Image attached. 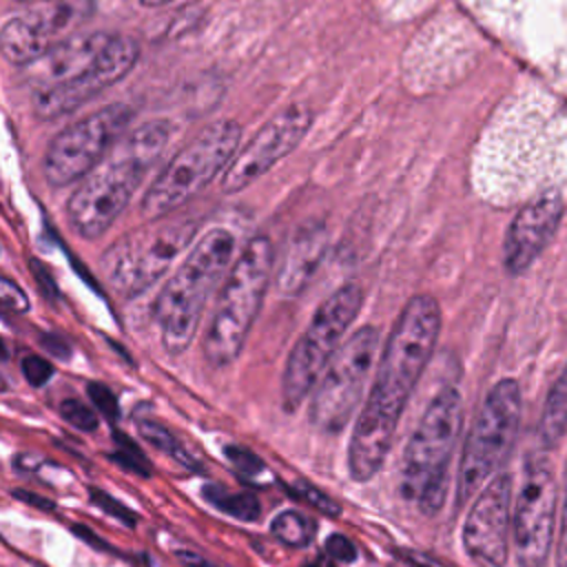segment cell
Masks as SVG:
<instances>
[{
    "instance_id": "cell-1",
    "label": "cell",
    "mask_w": 567,
    "mask_h": 567,
    "mask_svg": "<svg viewBox=\"0 0 567 567\" xmlns=\"http://www.w3.org/2000/svg\"><path fill=\"white\" fill-rule=\"evenodd\" d=\"M441 332V308L432 295H414L390 328L368 399L348 445L352 481L374 478L394 441L403 410L425 372Z\"/></svg>"
},
{
    "instance_id": "cell-2",
    "label": "cell",
    "mask_w": 567,
    "mask_h": 567,
    "mask_svg": "<svg viewBox=\"0 0 567 567\" xmlns=\"http://www.w3.org/2000/svg\"><path fill=\"white\" fill-rule=\"evenodd\" d=\"M140 44L128 35L93 31L78 33L47 55L24 66L31 109L40 120L78 111L91 97L133 71Z\"/></svg>"
},
{
    "instance_id": "cell-3",
    "label": "cell",
    "mask_w": 567,
    "mask_h": 567,
    "mask_svg": "<svg viewBox=\"0 0 567 567\" xmlns=\"http://www.w3.org/2000/svg\"><path fill=\"white\" fill-rule=\"evenodd\" d=\"M173 137L171 120H148L120 140L66 202V219L82 239L102 237L137 193Z\"/></svg>"
},
{
    "instance_id": "cell-4",
    "label": "cell",
    "mask_w": 567,
    "mask_h": 567,
    "mask_svg": "<svg viewBox=\"0 0 567 567\" xmlns=\"http://www.w3.org/2000/svg\"><path fill=\"white\" fill-rule=\"evenodd\" d=\"M235 237L228 228L208 230L177 270L162 286L153 303L162 346L168 354H182L195 339L210 290L235 261Z\"/></svg>"
},
{
    "instance_id": "cell-5",
    "label": "cell",
    "mask_w": 567,
    "mask_h": 567,
    "mask_svg": "<svg viewBox=\"0 0 567 567\" xmlns=\"http://www.w3.org/2000/svg\"><path fill=\"white\" fill-rule=\"evenodd\" d=\"M272 275V241L266 235H255L235 257L217 292L213 317L202 339V352L210 368H226L241 354Z\"/></svg>"
},
{
    "instance_id": "cell-6",
    "label": "cell",
    "mask_w": 567,
    "mask_h": 567,
    "mask_svg": "<svg viewBox=\"0 0 567 567\" xmlns=\"http://www.w3.org/2000/svg\"><path fill=\"white\" fill-rule=\"evenodd\" d=\"M463 425V399L456 388H441L425 412L401 456L399 489L405 503L421 514L441 512L447 496V472Z\"/></svg>"
},
{
    "instance_id": "cell-7",
    "label": "cell",
    "mask_w": 567,
    "mask_h": 567,
    "mask_svg": "<svg viewBox=\"0 0 567 567\" xmlns=\"http://www.w3.org/2000/svg\"><path fill=\"white\" fill-rule=\"evenodd\" d=\"M239 142L241 124L235 120H217L204 126L151 182L142 195L140 215L146 221H155L184 206L221 171L226 173L239 153Z\"/></svg>"
},
{
    "instance_id": "cell-8",
    "label": "cell",
    "mask_w": 567,
    "mask_h": 567,
    "mask_svg": "<svg viewBox=\"0 0 567 567\" xmlns=\"http://www.w3.org/2000/svg\"><path fill=\"white\" fill-rule=\"evenodd\" d=\"M197 219H155L117 237L100 257V272L120 297L146 292L193 241Z\"/></svg>"
},
{
    "instance_id": "cell-9",
    "label": "cell",
    "mask_w": 567,
    "mask_h": 567,
    "mask_svg": "<svg viewBox=\"0 0 567 567\" xmlns=\"http://www.w3.org/2000/svg\"><path fill=\"white\" fill-rule=\"evenodd\" d=\"M523 399L514 379H501L483 399L463 443L456 474V507L474 498L507 461L520 425Z\"/></svg>"
},
{
    "instance_id": "cell-10",
    "label": "cell",
    "mask_w": 567,
    "mask_h": 567,
    "mask_svg": "<svg viewBox=\"0 0 567 567\" xmlns=\"http://www.w3.org/2000/svg\"><path fill=\"white\" fill-rule=\"evenodd\" d=\"M363 306V288L354 281L339 286L315 310L310 323L288 354L281 374V408L295 412L317 388L328 363L343 346V334Z\"/></svg>"
},
{
    "instance_id": "cell-11",
    "label": "cell",
    "mask_w": 567,
    "mask_h": 567,
    "mask_svg": "<svg viewBox=\"0 0 567 567\" xmlns=\"http://www.w3.org/2000/svg\"><path fill=\"white\" fill-rule=\"evenodd\" d=\"M133 115L128 104L113 102L64 126L49 142L42 159L47 184L62 188L82 182L122 140Z\"/></svg>"
},
{
    "instance_id": "cell-12",
    "label": "cell",
    "mask_w": 567,
    "mask_h": 567,
    "mask_svg": "<svg viewBox=\"0 0 567 567\" xmlns=\"http://www.w3.org/2000/svg\"><path fill=\"white\" fill-rule=\"evenodd\" d=\"M379 352V330L361 326L337 350L321 374L308 408V419L323 434H339L352 419Z\"/></svg>"
},
{
    "instance_id": "cell-13",
    "label": "cell",
    "mask_w": 567,
    "mask_h": 567,
    "mask_svg": "<svg viewBox=\"0 0 567 567\" xmlns=\"http://www.w3.org/2000/svg\"><path fill=\"white\" fill-rule=\"evenodd\" d=\"M558 483L545 454H532L514 503L512 534L520 567H543L556 538Z\"/></svg>"
},
{
    "instance_id": "cell-14",
    "label": "cell",
    "mask_w": 567,
    "mask_h": 567,
    "mask_svg": "<svg viewBox=\"0 0 567 567\" xmlns=\"http://www.w3.org/2000/svg\"><path fill=\"white\" fill-rule=\"evenodd\" d=\"M95 13V0H53L9 18L0 29V49L11 64L27 66L64 44Z\"/></svg>"
},
{
    "instance_id": "cell-15",
    "label": "cell",
    "mask_w": 567,
    "mask_h": 567,
    "mask_svg": "<svg viewBox=\"0 0 567 567\" xmlns=\"http://www.w3.org/2000/svg\"><path fill=\"white\" fill-rule=\"evenodd\" d=\"M312 111L306 104H290L272 120H268L259 133L235 155L224 173V193H239L268 173L279 159L295 151L306 137L312 124Z\"/></svg>"
},
{
    "instance_id": "cell-16",
    "label": "cell",
    "mask_w": 567,
    "mask_h": 567,
    "mask_svg": "<svg viewBox=\"0 0 567 567\" xmlns=\"http://www.w3.org/2000/svg\"><path fill=\"white\" fill-rule=\"evenodd\" d=\"M512 516V476L498 472L474 496L463 523V549L474 567H505Z\"/></svg>"
},
{
    "instance_id": "cell-17",
    "label": "cell",
    "mask_w": 567,
    "mask_h": 567,
    "mask_svg": "<svg viewBox=\"0 0 567 567\" xmlns=\"http://www.w3.org/2000/svg\"><path fill=\"white\" fill-rule=\"evenodd\" d=\"M560 217L563 202L556 193H545L516 213L503 244V264L509 275H520L536 261L554 237Z\"/></svg>"
},
{
    "instance_id": "cell-18",
    "label": "cell",
    "mask_w": 567,
    "mask_h": 567,
    "mask_svg": "<svg viewBox=\"0 0 567 567\" xmlns=\"http://www.w3.org/2000/svg\"><path fill=\"white\" fill-rule=\"evenodd\" d=\"M328 248V233L321 221H308L299 226L275 268V286L284 297H299L315 279L317 268L323 261Z\"/></svg>"
},
{
    "instance_id": "cell-19",
    "label": "cell",
    "mask_w": 567,
    "mask_h": 567,
    "mask_svg": "<svg viewBox=\"0 0 567 567\" xmlns=\"http://www.w3.org/2000/svg\"><path fill=\"white\" fill-rule=\"evenodd\" d=\"M567 434V365L554 381L538 419V439L543 447H554Z\"/></svg>"
},
{
    "instance_id": "cell-20",
    "label": "cell",
    "mask_w": 567,
    "mask_h": 567,
    "mask_svg": "<svg viewBox=\"0 0 567 567\" xmlns=\"http://www.w3.org/2000/svg\"><path fill=\"white\" fill-rule=\"evenodd\" d=\"M202 496L208 505L237 520H257L261 514V503L252 492H230L219 483H206Z\"/></svg>"
},
{
    "instance_id": "cell-21",
    "label": "cell",
    "mask_w": 567,
    "mask_h": 567,
    "mask_svg": "<svg viewBox=\"0 0 567 567\" xmlns=\"http://www.w3.org/2000/svg\"><path fill=\"white\" fill-rule=\"evenodd\" d=\"M137 432H140V436L146 443H151L155 450L164 452L168 458H173L182 467H186L190 472H199L202 470L197 458L179 443V439L164 423H159L155 419H140L137 421Z\"/></svg>"
},
{
    "instance_id": "cell-22",
    "label": "cell",
    "mask_w": 567,
    "mask_h": 567,
    "mask_svg": "<svg viewBox=\"0 0 567 567\" xmlns=\"http://www.w3.org/2000/svg\"><path fill=\"white\" fill-rule=\"evenodd\" d=\"M270 532L288 547H306L315 538V520L297 509H284L272 518Z\"/></svg>"
},
{
    "instance_id": "cell-23",
    "label": "cell",
    "mask_w": 567,
    "mask_h": 567,
    "mask_svg": "<svg viewBox=\"0 0 567 567\" xmlns=\"http://www.w3.org/2000/svg\"><path fill=\"white\" fill-rule=\"evenodd\" d=\"M113 443H115V450L111 452V458L122 465L126 472H133L142 478H148L153 474V467H151V461L146 458V454L142 452V447L126 434L122 432H113Z\"/></svg>"
},
{
    "instance_id": "cell-24",
    "label": "cell",
    "mask_w": 567,
    "mask_h": 567,
    "mask_svg": "<svg viewBox=\"0 0 567 567\" xmlns=\"http://www.w3.org/2000/svg\"><path fill=\"white\" fill-rule=\"evenodd\" d=\"M286 489H288L295 498L308 503L310 507H315V509H317L319 514H323V516L337 518V516L341 514V503L334 501L328 492L319 489L317 485H312V483L306 481V478H295L292 483H286Z\"/></svg>"
},
{
    "instance_id": "cell-25",
    "label": "cell",
    "mask_w": 567,
    "mask_h": 567,
    "mask_svg": "<svg viewBox=\"0 0 567 567\" xmlns=\"http://www.w3.org/2000/svg\"><path fill=\"white\" fill-rule=\"evenodd\" d=\"M224 456L230 461L235 472L239 476H244V481H261V476L268 474V467L264 465V461L252 450H248L244 445L228 443L224 447Z\"/></svg>"
},
{
    "instance_id": "cell-26",
    "label": "cell",
    "mask_w": 567,
    "mask_h": 567,
    "mask_svg": "<svg viewBox=\"0 0 567 567\" xmlns=\"http://www.w3.org/2000/svg\"><path fill=\"white\" fill-rule=\"evenodd\" d=\"M60 414L66 423H71L73 427L82 430V432H93L97 430V414L93 408H89L86 403H82L80 399H64L60 403Z\"/></svg>"
},
{
    "instance_id": "cell-27",
    "label": "cell",
    "mask_w": 567,
    "mask_h": 567,
    "mask_svg": "<svg viewBox=\"0 0 567 567\" xmlns=\"http://www.w3.org/2000/svg\"><path fill=\"white\" fill-rule=\"evenodd\" d=\"M86 394H89L93 408H95L102 416H106L109 421H117V419H120L117 396L113 394L111 388H106V385L100 383V381H91V383L86 385Z\"/></svg>"
},
{
    "instance_id": "cell-28",
    "label": "cell",
    "mask_w": 567,
    "mask_h": 567,
    "mask_svg": "<svg viewBox=\"0 0 567 567\" xmlns=\"http://www.w3.org/2000/svg\"><path fill=\"white\" fill-rule=\"evenodd\" d=\"M89 496H91V501H93L102 512H106L109 516L117 518L120 523H124V525H128V527L135 525V520H137L135 512L128 509V507H126L124 503H120L117 498H113L111 494H106V492H102V489H97V487H91V489H89Z\"/></svg>"
},
{
    "instance_id": "cell-29",
    "label": "cell",
    "mask_w": 567,
    "mask_h": 567,
    "mask_svg": "<svg viewBox=\"0 0 567 567\" xmlns=\"http://www.w3.org/2000/svg\"><path fill=\"white\" fill-rule=\"evenodd\" d=\"M20 365H22L24 379H27L29 385H33V388L44 385V383L53 377V365H51L47 359L38 357V354H27Z\"/></svg>"
},
{
    "instance_id": "cell-30",
    "label": "cell",
    "mask_w": 567,
    "mask_h": 567,
    "mask_svg": "<svg viewBox=\"0 0 567 567\" xmlns=\"http://www.w3.org/2000/svg\"><path fill=\"white\" fill-rule=\"evenodd\" d=\"M556 567H567V461L563 472V505H560L558 543H556Z\"/></svg>"
},
{
    "instance_id": "cell-31",
    "label": "cell",
    "mask_w": 567,
    "mask_h": 567,
    "mask_svg": "<svg viewBox=\"0 0 567 567\" xmlns=\"http://www.w3.org/2000/svg\"><path fill=\"white\" fill-rule=\"evenodd\" d=\"M326 551L337 563H354L357 560V547L343 534H330L326 540Z\"/></svg>"
},
{
    "instance_id": "cell-32",
    "label": "cell",
    "mask_w": 567,
    "mask_h": 567,
    "mask_svg": "<svg viewBox=\"0 0 567 567\" xmlns=\"http://www.w3.org/2000/svg\"><path fill=\"white\" fill-rule=\"evenodd\" d=\"M0 297H2V306L11 312H27L29 310V299L27 295L22 292L20 286H16L9 277H2V290H0Z\"/></svg>"
},
{
    "instance_id": "cell-33",
    "label": "cell",
    "mask_w": 567,
    "mask_h": 567,
    "mask_svg": "<svg viewBox=\"0 0 567 567\" xmlns=\"http://www.w3.org/2000/svg\"><path fill=\"white\" fill-rule=\"evenodd\" d=\"M394 556L403 560L408 567H450L443 560H439L432 554H425L421 549H394Z\"/></svg>"
},
{
    "instance_id": "cell-34",
    "label": "cell",
    "mask_w": 567,
    "mask_h": 567,
    "mask_svg": "<svg viewBox=\"0 0 567 567\" xmlns=\"http://www.w3.org/2000/svg\"><path fill=\"white\" fill-rule=\"evenodd\" d=\"M173 554H175V558H177L184 567H219L217 563H213V560H208L204 554H199L197 549H184V547H179V549H175Z\"/></svg>"
},
{
    "instance_id": "cell-35",
    "label": "cell",
    "mask_w": 567,
    "mask_h": 567,
    "mask_svg": "<svg viewBox=\"0 0 567 567\" xmlns=\"http://www.w3.org/2000/svg\"><path fill=\"white\" fill-rule=\"evenodd\" d=\"M13 496L20 498V501H24V503H29V505H35V507H40V509H47V512H51V509L55 507L51 501L40 498L38 494H31V492H24V489H13Z\"/></svg>"
},
{
    "instance_id": "cell-36",
    "label": "cell",
    "mask_w": 567,
    "mask_h": 567,
    "mask_svg": "<svg viewBox=\"0 0 567 567\" xmlns=\"http://www.w3.org/2000/svg\"><path fill=\"white\" fill-rule=\"evenodd\" d=\"M142 7H164V4H171V2H177V0H137Z\"/></svg>"
},
{
    "instance_id": "cell-37",
    "label": "cell",
    "mask_w": 567,
    "mask_h": 567,
    "mask_svg": "<svg viewBox=\"0 0 567 567\" xmlns=\"http://www.w3.org/2000/svg\"><path fill=\"white\" fill-rule=\"evenodd\" d=\"M303 567H332L328 560H310V563H306Z\"/></svg>"
},
{
    "instance_id": "cell-38",
    "label": "cell",
    "mask_w": 567,
    "mask_h": 567,
    "mask_svg": "<svg viewBox=\"0 0 567 567\" xmlns=\"http://www.w3.org/2000/svg\"><path fill=\"white\" fill-rule=\"evenodd\" d=\"M13 2H20V4H44V2H53V0H13Z\"/></svg>"
}]
</instances>
